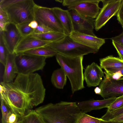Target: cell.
<instances>
[{"label":"cell","instance_id":"obj_1","mask_svg":"<svg viewBox=\"0 0 123 123\" xmlns=\"http://www.w3.org/2000/svg\"><path fill=\"white\" fill-rule=\"evenodd\" d=\"M0 84L4 89L0 93V98L14 112L22 113L31 110L44 100L46 89L41 76L37 73L18 74L13 81H2Z\"/></svg>","mask_w":123,"mask_h":123},{"label":"cell","instance_id":"obj_2","mask_svg":"<svg viewBox=\"0 0 123 123\" xmlns=\"http://www.w3.org/2000/svg\"><path fill=\"white\" fill-rule=\"evenodd\" d=\"M35 110L44 123H77L82 112L74 102L50 103Z\"/></svg>","mask_w":123,"mask_h":123},{"label":"cell","instance_id":"obj_3","mask_svg":"<svg viewBox=\"0 0 123 123\" xmlns=\"http://www.w3.org/2000/svg\"><path fill=\"white\" fill-rule=\"evenodd\" d=\"M56 61L70 81L73 93L83 89V56L72 57L57 53Z\"/></svg>","mask_w":123,"mask_h":123},{"label":"cell","instance_id":"obj_4","mask_svg":"<svg viewBox=\"0 0 123 123\" xmlns=\"http://www.w3.org/2000/svg\"><path fill=\"white\" fill-rule=\"evenodd\" d=\"M47 46L58 53L72 57L83 56L91 53L95 54L98 51L74 41L68 36H66L60 40L52 42Z\"/></svg>","mask_w":123,"mask_h":123},{"label":"cell","instance_id":"obj_5","mask_svg":"<svg viewBox=\"0 0 123 123\" xmlns=\"http://www.w3.org/2000/svg\"><path fill=\"white\" fill-rule=\"evenodd\" d=\"M36 4L33 0H20L3 10L7 13L10 23L16 25L34 20Z\"/></svg>","mask_w":123,"mask_h":123},{"label":"cell","instance_id":"obj_6","mask_svg":"<svg viewBox=\"0 0 123 123\" xmlns=\"http://www.w3.org/2000/svg\"><path fill=\"white\" fill-rule=\"evenodd\" d=\"M45 57L26 54H16L15 61L17 74H29L42 70L46 64Z\"/></svg>","mask_w":123,"mask_h":123},{"label":"cell","instance_id":"obj_7","mask_svg":"<svg viewBox=\"0 0 123 123\" xmlns=\"http://www.w3.org/2000/svg\"><path fill=\"white\" fill-rule=\"evenodd\" d=\"M100 0H64L63 6L69 10H74L83 16L96 18L101 9L99 6Z\"/></svg>","mask_w":123,"mask_h":123},{"label":"cell","instance_id":"obj_8","mask_svg":"<svg viewBox=\"0 0 123 123\" xmlns=\"http://www.w3.org/2000/svg\"><path fill=\"white\" fill-rule=\"evenodd\" d=\"M34 20L37 21L38 25H44L55 31L64 34L62 26L51 8L36 4L34 9Z\"/></svg>","mask_w":123,"mask_h":123},{"label":"cell","instance_id":"obj_9","mask_svg":"<svg viewBox=\"0 0 123 123\" xmlns=\"http://www.w3.org/2000/svg\"><path fill=\"white\" fill-rule=\"evenodd\" d=\"M122 0H102L103 6L95 19L94 28L98 31L113 17L117 15Z\"/></svg>","mask_w":123,"mask_h":123},{"label":"cell","instance_id":"obj_10","mask_svg":"<svg viewBox=\"0 0 123 123\" xmlns=\"http://www.w3.org/2000/svg\"><path fill=\"white\" fill-rule=\"evenodd\" d=\"M99 85L100 95L104 99L117 98L123 95V80L109 79L105 76Z\"/></svg>","mask_w":123,"mask_h":123},{"label":"cell","instance_id":"obj_11","mask_svg":"<svg viewBox=\"0 0 123 123\" xmlns=\"http://www.w3.org/2000/svg\"><path fill=\"white\" fill-rule=\"evenodd\" d=\"M69 11L72 20L74 31L96 36L94 32L95 19L83 16L74 10Z\"/></svg>","mask_w":123,"mask_h":123},{"label":"cell","instance_id":"obj_12","mask_svg":"<svg viewBox=\"0 0 123 123\" xmlns=\"http://www.w3.org/2000/svg\"><path fill=\"white\" fill-rule=\"evenodd\" d=\"M0 36L9 53H14L15 49L22 38L16 25L11 23L7 24L4 31H0Z\"/></svg>","mask_w":123,"mask_h":123},{"label":"cell","instance_id":"obj_13","mask_svg":"<svg viewBox=\"0 0 123 123\" xmlns=\"http://www.w3.org/2000/svg\"><path fill=\"white\" fill-rule=\"evenodd\" d=\"M104 74L101 67L94 62L87 66L83 73L84 79L87 86L90 87L99 85Z\"/></svg>","mask_w":123,"mask_h":123},{"label":"cell","instance_id":"obj_14","mask_svg":"<svg viewBox=\"0 0 123 123\" xmlns=\"http://www.w3.org/2000/svg\"><path fill=\"white\" fill-rule=\"evenodd\" d=\"M74 41L98 51L105 43V39L73 31L69 36Z\"/></svg>","mask_w":123,"mask_h":123},{"label":"cell","instance_id":"obj_15","mask_svg":"<svg viewBox=\"0 0 123 123\" xmlns=\"http://www.w3.org/2000/svg\"><path fill=\"white\" fill-rule=\"evenodd\" d=\"M52 42L40 39L31 35L22 38L17 46L14 52L16 54L23 53L31 49L46 46Z\"/></svg>","mask_w":123,"mask_h":123},{"label":"cell","instance_id":"obj_16","mask_svg":"<svg viewBox=\"0 0 123 123\" xmlns=\"http://www.w3.org/2000/svg\"><path fill=\"white\" fill-rule=\"evenodd\" d=\"M112 98L101 100L93 99L78 102L77 105L82 113L109 107L116 99Z\"/></svg>","mask_w":123,"mask_h":123},{"label":"cell","instance_id":"obj_17","mask_svg":"<svg viewBox=\"0 0 123 123\" xmlns=\"http://www.w3.org/2000/svg\"><path fill=\"white\" fill-rule=\"evenodd\" d=\"M52 10L62 26L65 34L69 36L74 31L71 16L69 11L58 7L51 8Z\"/></svg>","mask_w":123,"mask_h":123},{"label":"cell","instance_id":"obj_18","mask_svg":"<svg viewBox=\"0 0 123 123\" xmlns=\"http://www.w3.org/2000/svg\"><path fill=\"white\" fill-rule=\"evenodd\" d=\"M16 54L9 53L8 56L5 67L3 76V82L9 83L13 81L17 74V71L15 61Z\"/></svg>","mask_w":123,"mask_h":123},{"label":"cell","instance_id":"obj_19","mask_svg":"<svg viewBox=\"0 0 123 123\" xmlns=\"http://www.w3.org/2000/svg\"><path fill=\"white\" fill-rule=\"evenodd\" d=\"M100 66L104 72L110 74L114 71L123 68V61L112 55L108 56L100 59Z\"/></svg>","mask_w":123,"mask_h":123},{"label":"cell","instance_id":"obj_20","mask_svg":"<svg viewBox=\"0 0 123 123\" xmlns=\"http://www.w3.org/2000/svg\"><path fill=\"white\" fill-rule=\"evenodd\" d=\"M67 76L63 69L61 68L55 70L51 78V82L56 88L63 89L66 85Z\"/></svg>","mask_w":123,"mask_h":123},{"label":"cell","instance_id":"obj_21","mask_svg":"<svg viewBox=\"0 0 123 123\" xmlns=\"http://www.w3.org/2000/svg\"><path fill=\"white\" fill-rule=\"evenodd\" d=\"M23 53L47 58L55 56L58 53L53 49L47 45L31 49Z\"/></svg>","mask_w":123,"mask_h":123},{"label":"cell","instance_id":"obj_22","mask_svg":"<svg viewBox=\"0 0 123 123\" xmlns=\"http://www.w3.org/2000/svg\"><path fill=\"white\" fill-rule=\"evenodd\" d=\"M31 35L42 40L52 42L57 41L66 36L64 33L56 31L50 32L41 34L33 33Z\"/></svg>","mask_w":123,"mask_h":123},{"label":"cell","instance_id":"obj_23","mask_svg":"<svg viewBox=\"0 0 123 123\" xmlns=\"http://www.w3.org/2000/svg\"><path fill=\"white\" fill-rule=\"evenodd\" d=\"M21 123H44L35 110H32L22 117Z\"/></svg>","mask_w":123,"mask_h":123},{"label":"cell","instance_id":"obj_24","mask_svg":"<svg viewBox=\"0 0 123 123\" xmlns=\"http://www.w3.org/2000/svg\"><path fill=\"white\" fill-rule=\"evenodd\" d=\"M30 22H24L16 25L22 37L31 35L34 33V29L32 28L29 25Z\"/></svg>","mask_w":123,"mask_h":123},{"label":"cell","instance_id":"obj_25","mask_svg":"<svg viewBox=\"0 0 123 123\" xmlns=\"http://www.w3.org/2000/svg\"><path fill=\"white\" fill-rule=\"evenodd\" d=\"M102 119L91 116L86 113H82L77 123H99Z\"/></svg>","mask_w":123,"mask_h":123},{"label":"cell","instance_id":"obj_26","mask_svg":"<svg viewBox=\"0 0 123 123\" xmlns=\"http://www.w3.org/2000/svg\"><path fill=\"white\" fill-rule=\"evenodd\" d=\"M9 53L5 46L1 36H0V62L4 66Z\"/></svg>","mask_w":123,"mask_h":123},{"label":"cell","instance_id":"obj_27","mask_svg":"<svg viewBox=\"0 0 123 123\" xmlns=\"http://www.w3.org/2000/svg\"><path fill=\"white\" fill-rule=\"evenodd\" d=\"M123 114V107L111 112L107 111L101 117L103 120L109 121Z\"/></svg>","mask_w":123,"mask_h":123},{"label":"cell","instance_id":"obj_28","mask_svg":"<svg viewBox=\"0 0 123 123\" xmlns=\"http://www.w3.org/2000/svg\"><path fill=\"white\" fill-rule=\"evenodd\" d=\"M123 107V95L116 98L114 101L107 108V111L111 112Z\"/></svg>","mask_w":123,"mask_h":123},{"label":"cell","instance_id":"obj_29","mask_svg":"<svg viewBox=\"0 0 123 123\" xmlns=\"http://www.w3.org/2000/svg\"><path fill=\"white\" fill-rule=\"evenodd\" d=\"M0 108L2 113L1 123H6L7 118L10 111L3 99L0 98Z\"/></svg>","mask_w":123,"mask_h":123},{"label":"cell","instance_id":"obj_30","mask_svg":"<svg viewBox=\"0 0 123 123\" xmlns=\"http://www.w3.org/2000/svg\"><path fill=\"white\" fill-rule=\"evenodd\" d=\"M55 31L48 27L43 25H38L37 28L34 29V33L41 34L48 32Z\"/></svg>","mask_w":123,"mask_h":123},{"label":"cell","instance_id":"obj_31","mask_svg":"<svg viewBox=\"0 0 123 123\" xmlns=\"http://www.w3.org/2000/svg\"><path fill=\"white\" fill-rule=\"evenodd\" d=\"M113 45L116 49L119 58L123 61V45L121 43L114 41H112Z\"/></svg>","mask_w":123,"mask_h":123},{"label":"cell","instance_id":"obj_32","mask_svg":"<svg viewBox=\"0 0 123 123\" xmlns=\"http://www.w3.org/2000/svg\"><path fill=\"white\" fill-rule=\"evenodd\" d=\"M22 117L10 110L7 118L6 123H15Z\"/></svg>","mask_w":123,"mask_h":123},{"label":"cell","instance_id":"obj_33","mask_svg":"<svg viewBox=\"0 0 123 123\" xmlns=\"http://www.w3.org/2000/svg\"><path fill=\"white\" fill-rule=\"evenodd\" d=\"M20 0H0V8L4 9L19 1Z\"/></svg>","mask_w":123,"mask_h":123},{"label":"cell","instance_id":"obj_34","mask_svg":"<svg viewBox=\"0 0 123 123\" xmlns=\"http://www.w3.org/2000/svg\"><path fill=\"white\" fill-rule=\"evenodd\" d=\"M0 21L6 24L10 23L6 12L0 8Z\"/></svg>","mask_w":123,"mask_h":123},{"label":"cell","instance_id":"obj_35","mask_svg":"<svg viewBox=\"0 0 123 123\" xmlns=\"http://www.w3.org/2000/svg\"><path fill=\"white\" fill-rule=\"evenodd\" d=\"M117 20L121 25H123V0H122L119 10L116 15Z\"/></svg>","mask_w":123,"mask_h":123},{"label":"cell","instance_id":"obj_36","mask_svg":"<svg viewBox=\"0 0 123 123\" xmlns=\"http://www.w3.org/2000/svg\"><path fill=\"white\" fill-rule=\"evenodd\" d=\"M121 25L123 31L119 35L110 39L112 41L113 40L119 42L123 45V25Z\"/></svg>","mask_w":123,"mask_h":123},{"label":"cell","instance_id":"obj_37","mask_svg":"<svg viewBox=\"0 0 123 123\" xmlns=\"http://www.w3.org/2000/svg\"><path fill=\"white\" fill-rule=\"evenodd\" d=\"M38 25V24L37 21L34 20L30 22L29 25L32 28L35 29H36Z\"/></svg>","mask_w":123,"mask_h":123},{"label":"cell","instance_id":"obj_38","mask_svg":"<svg viewBox=\"0 0 123 123\" xmlns=\"http://www.w3.org/2000/svg\"><path fill=\"white\" fill-rule=\"evenodd\" d=\"M111 120L115 121L123 122V114L116 117Z\"/></svg>","mask_w":123,"mask_h":123},{"label":"cell","instance_id":"obj_39","mask_svg":"<svg viewBox=\"0 0 123 123\" xmlns=\"http://www.w3.org/2000/svg\"><path fill=\"white\" fill-rule=\"evenodd\" d=\"M99 123H123V122L115 121L111 120L105 121L102 119Z\"/></svg>","mask_w":123,"mask_h":123},{"label":"cell","instance_id":"obj_40","mask_svg":"<svg viewBox=\"0 0 123 123\" xmlns=\"http://www.w3.org/2000/svg\"><path fill=\"white\" fill-rule=\"evenodd\" d=\"M7 24L0 21V31H4L5 30L6 26Z\"/></svg>","mask_w":123,"mask_h":123},{"label":"cell","instance_id":"obj_41","mask_svg":"<svg viewBox=\"0 0 123 123\" xmlns=\"http://www.w3.org/2000/svg\"><path fill=\"white\" fill-rule=\"evenodd\" d=\"M94 92L96 94L100 95L101 92V90L99 87H97L94 89Z\"/></svg>","mask_w":123,"mask_h":123},{"label":"cell","instance_id":"obj_42","mask_svg":"<svg viewBox=\"0 0 123 123\" xmlns=\"http://www.w3.org/2000/svg\"><path fill=\"white\" fill-rule=\"evenodd\" d=\"M119 72L120 73L122 74L123 75V68H121L120 69H118V70H116L111 74H112L114 73H115L116 72Z\"/></svg>","mask_w":123,"mask_h":123},{"label":"cell","instance_id":"obj_43","mask_svg":"<svg viewBox=\"0 0 123 123\" xmlns=\"http://www.w3.org/2000/svg\"><path fill=\"white\" fill-rule=\"evenodd\" d=\"M4 90V87L2 85H0V93H2Z\"/></svg>","mask_w":123,"mask_h":123},{"label":"cell","instance_id":"obj_44","mask_svg":"<svg viewBox=\"0 0 123 123\" xmlns=\"http://www.w3.org/2000/svg\"><path fill=\"white\" fill-rule=\"evenodd\" d=\"M22 117L20 118L15 123H21Z\"/></svg>","mask_w":123,"mask_h":123}]
</instances>
